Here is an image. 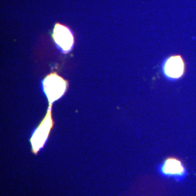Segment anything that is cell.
Here are the masks:
<instances>
[{"instance_id":"cell-1","label":"cell","mask_w":196,"mask_h":196,"mask_svg":"<svg viewBox=\"0 0 196 196\" xmlns=\"http://www.w3.org/2000/svg\"><path fill=\"white\" fill-rule=\"evenodd\" d=\"M68 87V82L56 73L47 76L43 81V89L51 105L63 96Z\"/></svg>"},{"instance_id":"cell-2","label":"cell","mask_w":196,"mask_h":196,"mask_svg":"<svg viewBox=\"0 0 196 196\" xmlns=\"http://www.w3.org/2000/svg\"><path fill=\"white\" fill-rule=\"evenodd\" d=\"M186 69L185 62L180 54L167 57L163 65V72L170 80H178L184 76Z\"/></svg>"},{"instance_id":"cell-3","label":"cell","mask_w":196,"mask_h":196,"mask_svg":"<svg viewBox=\"0 0 196 196\" xmlns=\"http://www.w3.org/2000/svg\"><path fill=\"white\" fill-rule=\"evenodd\" d=\"M52 38L54 42L64 53H67L71 50L74 44V38L71 31L66 26L60 23L54 26Z\"/></svg>"},{"instance_id":"cell-4","label":"cell","mask_w":196,"mask_h":196,"mask_svg":"<svg viewBox=\"0 0 196 196\" xmlns=\"http://www.w3.org/2000/svg\"><path fill=\"white\" fill-rule=\"evenodd\" d=\"M52 127V120L51 111L49 110L47 114L43 120L42 124H40L39 128L36 130L33 134L31 142L33 144V148L34 151L39 150V149L42 147L44 143L49 135V131Z\"/></svg>"},{"instance_id":"cell-5","label":"cell","mask_w":196,"mask_h":196,"mask_svg":"<svg viewBox=\"0 0 196 196\" xmlns=\"http://www.w3.org/2000/svg\"><path fill=\"white\" fill-rule=\"evenodd\" d=\"M163 174L173 177L177 180L182 179L186 176V170L180 160L176 158H169L162 166Z\"/></svg>"}]
</instances>
